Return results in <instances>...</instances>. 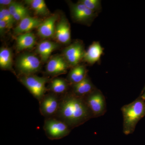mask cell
I'll return each mask as SVG.
<instances>
[{
	"mask_svg": "<svg viewBox=\"0 0 145 145\" xmlns=\"http://www.w3.org/2000/svg\"><path fill=\"white\" fill-rule=\"evenodd\" d=\"M42 62L35 54L25 52L19 55L16 66L19 75H34L40 71Z\"/></svg>",
	"mask_w": 145,
	"mask_h": 145,
	"instance_id": "4",
	"label": "cell"
},
{
	"mask_svg": "<svg viewBox=\"0 0 145 145\" xmlns=\"http://www.w3.org/2000/svg\"><path fill=\"white\" fill-rule=\"evenodd\" d=\"M36 36L30 32L24 33L16 36V46L18 51H22L33 48L36 44Z\"/></svg>",
	"mask_w": 145,
	"mask_h": 145,
	"instance_id": "18",
	"label": "cell"
},
{
	"mask_svg": "<svg viewBox=\"0 0 145 145\" xmlns=\"http://www.w3.org/2000/svg\"><path fill=\"white\" fill-rule=\"evenodd\" d=\"M60 44L57 42L45 40L39 43L36 47V52L40 58L42 63L47 62L53 51L59 48Z\"/></svg>",
	"mask_w": 145,
	"mask_h": 145,
	"instance_id": "15",
	"label": "cell"
},
{
	"mask_svg": "<svg viewBox=\"0 0 145 145\" xmlns=\"http://www.w3.org/2000/svg\"><path fill=\"white\" fill-rule=\"evenodd\" d=\"M10 13L14 16L19 13H30L29 9L20 3L15 1L8 7Z\"/></svg>",
	"mask_w": 145,
	"mask_h": 145,
	"instance_id": "24",
	"label": "cell"
},
{
	"mask_svg": "<svg viewBox=\"0 0 145 145\" xmlns=\"http://www.w3.org/2000/svg\"><path fill=\"white\" fill-rule=\"evenodd\" d=\"M7 29H8V28L5 22L0 20V35L1 37H3Z\"/></svg>",
	"mask_w": 145,
	"mask_h": 145,
	"instance_id": "25",
	"label": "cell"
},
{
	"mask_svg": "<svg viewBox=\"0 0 145 145\" xmlns=\"http://www.w3.org/2000/svg\"><path fill=\"white\" fill-rule=\"evenodd\" d=\"M104 50L100 42H93L86 50L83 61L90 65L94 64L101 59Z\"/></svg>",
	"mask_w": 145,
	"mask_h": 145,
	"instance_id": "17",
	"label": "cell"
},
{
	"mask_svg": "<svg viewBox=\"0 0 145 145\" xmlns=\"http://www.w3.org/2000/svg\"><path fill=\"white\" fill-rule=\"evenodd\" d=\"M78 2L83 4L91 11L98 14H99L102 11V2L101 0H80Z\"/></svg>",
	"mask_w": 145,
	"mask_h": 145,
	"instance_id": "23",
	"label": "cell"
},
{
	"mask_svg": "<svg viewBox=\"0 0 145 145\" xmlns=\"http://www.w3.org/2000/svg\"><path fill=\"white\" fill-rule=\"evenodd\" d=\"M67 3L70 9L71 19L77 23L90 26L99 15L79 2L74 3L69 1Z\"/></svg>",
	"mask_w": 145,
	"mask_h": 145,
	"instance_id": "5",
	"label": "cell"
},
{
	"mask_svg": "<svg viewBox=\"0 0 145 145\" xmlns=\"http://www.w3.org/2000/svg\"><path fill=\"white\" fill-rule=\"evenodd\" d=\"M61 97L52 93L46 94L39 102L41 114L46 118L56 117L59 108Z\"/></svg>",
	"mask_w": 145,
	"mask_h": 145,
	"instance_id": "9",
	"label": "cell"
},
{
	"mask_svg": "<svg viewBox=\"0 0 145 145\" xmlns=\"http://www.w3.org/2000/svg\"><path fill=\"white\" fill-rule=\"evenodd\" d=\"M70 88V85L67 80L55 77L50 80L47 89L50 93L61 97L69 91Z\"/></svg>",
	"mask_w": 145,
	"mask_h": 145,
	"instance_id": "16",
	"label": "cell"
},
{
	"mask_svg": "<svg viewBox=\"0 0 145 145\" xmlns=\"http://www.w3.org/2000/svg\"><path fill=\"white\" fill-rule=\"evenodd\" d=\"M18 79L39 102L45 95L47 91L46 84L50 79L48 77H39L35 74L18 75Z\"/></svg>",
	"mask_w": 145,
	"mask_h": 145,
	"instance_id": "3",
	"label": "cell"
},
{
	"mask_svg": "<svg viewBox=\"0 0 145 145\" xmlns=\"http://www.w3.org/2000/svg\"><path fill=\"white\" fill-rule=\"evenodd\" d=\"M123 118V132L125 135L134 132L137 123L145 116V87L140 96L121 108Z\"/></svg>",
	"mask_w": 145,
	"mask_h": 145,
	"instance_id": "2",
	"label": "cell"
},
{
	"mask_svg": "<svg viewBox=\"0 0 145 145\" xmlns=\"http://www.w3.org/2000/svg\"><path fill=\"white\" fill-rule=\"evenodd\" d=\"M69 68V65L62 55H54L50 58L47 62L46 73L55 78L58 75L65 74Z\"/></svg>",
	"mask_w": 145,
	"mask_h": 145,
	"instance_id": "10",
	"label": "cell"
},
{
	"mask_svg": "<svg viewBox=\"0 0 145 145\" xmlns=\"http://www.w3.org/2000/svg\"><path fill=\"white\" fill-rule=\"evenodd\" d=\"M0 20L5 22L8 29L12 28L17 22L8 8L2 7H1L0 8Z\"/></svg>",
	"mask_w": 145,
	"mask_h": 145,
	"instance_id": "22",
	"label": "cell"
},
{
	"mask_svg": "<svg viewBox=\"0 0 145 145\" xmlns=\"http://www.w3.org/2000/svg\"><path fill=\"white\" fill-rule=\"evenodd\" d=\"M93 118L103 116L106 111V103L103 92L96 89L84 98Z\"/></svg>",
	"mask_w": 145,
	"mask_h": 145,
	"instance_id": "7",
	"label": "cell"
},
{
	"mask_svg": "<svg viewBox=\"0 0 145 145\" xmlns=\"http://www.w3.org/2000/svg\"><path fill=\"white\" fill-rule=\"evenodd\" d=\"M96 88L88 75L80 82L70 86L69 91L75 96L84 98Z\"/></svg>",
	"mask_w": 145,
	"mask_h": 145,
	"instance_id": "14",
	"label": "cell"
},
{
	"mask_svg": "<svg viewBox=\"0 0 145 145\" xmlns=\"http://www.w3.org/2000/svg\"><path fill=\"white\" fill-rule=\"evenodd\" d=\"M13 65V53L11 50L8 48L1 47L0 49V68L1 69L14 72Z\"/></svg>",
	"mask_w": 145,
	"mask_h": 145,
	"instance_id": "21",
	"label": "cell"
},
{
	"mask_svg": "<svg viewBox=\"0 0 145 145\" xmlns=\"http://www.w3.org/2000/svg\"><path fill=\"white\" fill-rule=\"evenodd\" d=\"M43 129L47 137L52 140L63 138L71 130L65 122L55 117L45 119Z\"/></svg>",
	"mask_w": 145,
	"mask_h": 145,
	"instance_id": "6",
	"label": "cell"
},
{
	"mask_svg": "<svg viewBox=\"0 0 145 145\" xmlns=\"http://www.w3.org/2000/svg\"><path fill=\"white\" fill-rule=\"evenodd\" d=\"M86 51L83 42L76 40L63 50L62 55L71 68L83 61Z\"/></svg>",
	"mask_w": 145,
	"mask_h": 145,
	"instance_id": "8",
	"label": "cell"
},
{
	"mask_svg": "<svg viewBox=\"0 0 145 145\" xmlns=\"http://www.w3.org/2000/svg\"><path fill=\"white\" fill-rule=\"evenodd\" d=\"M24 3L37 16L48 17L51 15L44 0H25Z\"/></svg>",
	"mask_w": 145,
	"mask_h": 145,
	"instance_id": "20",
	"label": "cell"
},
{
	"mask_svg": "<svg viewBox=\"0 0 145 145\" xmlns=\"http://www.w3.org/2000/svg\"><path fill=\"white\" fill-rule=\"evenodd\" d=\"M54 37L59 44L68 46L71 43L70 23L64 15L56 23Z\"/></svg>",
	"mask_w": 145,
	"mask_h": 145,
	"instance_id": "11",
	"label": "cell"
},
{
	"mask_svg": "<svg viewBox=\"0 0 145 145\" xmlns=\"http://www.w3.org/2000/svg\"><path fill=\"white\" fill-rule=\"evenodd\" d=\"M56 118L67 124L71 129L93 118L84 98L69 91L61 97Z\"/></svg>",
	"mask_w": 145,
	"mask_h": 145,
	"instance_id": "1",
	"label": "cell"
},
{
	"mask_svg": "<svg viewBox=\"0 0 145 145\" xmlns=\"http://www.w3.org/2000/svg\"><path fill=\"white\" fill-rule=\"evenodd\" d=\"M88 75V70L86 66L80 64L71 68L67 80L71 86L80 82Z\"/></svg>",
	"mask_w": 145,
	"mask_h": 145,
	"instance_id": "19",
	"label": "cell"
},
{
	"mask_svg": "<svg viewBox=\"0 0 145 145\" xmlns=\"http://www.w3.org/2000/svg\"><path fill=\"white\" fill-rule=\"evenodd\" d=\"M15 1L13 0H1L0 1V5L2 7H8L11 5Z\"/></svg>",
	"mask_w": 145,
	"mask_h": 145,
	"instance_id": "26",
	"label": "cell"
},
{
	"mask_svg": "<svg viewBox=\"0 0 145 145\" xmlns=\"http://www.w3.org/2000/svg\"><path fill=\"white\" fill-rule=\"evenodd\" d=\"M43 20L36 17L27 16L19 22L13 29V34L17 36L24 33L31 32L34 29L38 28Z\"/></svg>",
	"mask_w": 145,
	"mask_h": 145,
	"instance_id": "13",
	"label": "cell"
},
{
	"mask_svg": "<svg viewBox=\"0 0 145 145\" xmlns=\"http://www.w3.org/2000/svg\"><path fill=\"white\" fill-rule=\"evenodd\" d=\"M59 19V14L54 13L44 20L37 28L38 36L45 40H48L54 37L56 23Z\"/></svg>",
	"mask_w": 145,
	"mask_h": 145,
	"instance_id": "12",
	"label": "cell"
}]
</instances>
